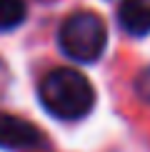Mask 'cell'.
Masks as SVG:
<instances>
[{"mask_svg":"<svg viewBox=\"0 0 150 152\" xmlns=\"http://www.w3.org/2000/svg\"><path fill=\"white\" fill-rule=\"evenodd\" d=\"M43 107L58 120H80L95 105V90L90 80L73 67H55L38 87Z\"/></svg>","mask_w":150,"mask_h":152,"instance_id":"cell-1","label":"cell"},{"mask_svg":"<svg viewBox=\"0 0 150 152\" xmlns=\"http://www.w3.org/2000/svg\"><path fill=\"white\" fill-rule=\"evenodd\" d=\"M108 42V28L103 18L90 10L73 12L62 20L58 30V45L60 50L75 62H95L105 50Z\"/></svg>","mask_w":150,"mask_h":152,"instance_id":"cell-2","label":"cell"},{"mask_svg":"<svg viewBox=\"0 0 150 152\" xmlns=\"http://www.w3.org/2000/svg\"><path fill=\"white\" fill-rule=\"evenodd\" d=\"M45 145V135L33 122L0 112V147L3 150H35Z\"/></svg>","mask_w":150,"mask_h":152,"instance_id":"cell-3","label":"cell"},{"mask_svg":"<svg viewBox=\"0 0 150 152\" xmlns=\"http://www.w3.org/2000/svg\"><path fill=\"white\" fill-rule=\"evenodd\" d=\"M118 23L130 35H148L150 33V0H123L118 10Z\"/></svg>","mask_w":150,"mask_h":152,"instance_id":"cell-4","label":"cell"},{"mask_svg":"<svg viewBox=\"0 0 150 152\" xmlns=\"http://www.w3.org/2000/svg\"><path fill=\"white\" fill-rule=\"evenodd\" d=\"M28 18L25 0H0V33L15 30Z\"/></svg>","mask_w":150,"mask_h":152,"instance_id":"cell-5","label":"cell"}]
</instances>
